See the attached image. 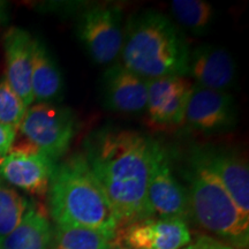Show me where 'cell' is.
<instances>
[{
	"instance_id": "cell-1",
	"label": "cell",
	"mask_w": 249,
	"mask_h": 249,
	"mask_svg": "<svg viewBox=\"0 0 249 249\" xmlns=\"http://www.w3.org/2000/svg\"><path fill=\"white\" fill-rule=\"evenodd\" d=\"M156 142L116 127H102L83 142L82 155L104 189L119 229L151 218L147 188Z\"/></svg>"
},
{
	"instance_id": "cell-2",
	"label": "cell",
	"mask_w": 249,
	"mask_h": 249,
	"mask_svg": "<svg viewBox=\"0 0 249 249\" xmlns=\"http://www.w3.org/2000/svg\"><path fill=\"white\" fill-rule=\"evenodd\" d=\"M46 196L55 225L93 230L116 239V213L82 152L55 164Z\"/></svg>"
},
{
	"instance_id": "cell-3",
	"label": "cell",
	"mask_w": 249,
	"mask_h": 249,
	"mask_svg": "<svg viewBox=\"0 0 249 249\" xmlns=\"http://www.w3.org/2000/svg\"><path fill=\"white\" fill-rule=\"evenodd\" d=\"M189 53L183 33L161 12H138L124 26L120 62L143 79L187 76Z\"/></svg>"
},
{
	"instance_id": "cell-4",
	"label": "cell",
	"mask_w": 249,
	"mask_h": 249,
	"mask_svg": "<svg viewBox=\"0 0 249 249\" xmlns=\"http://www.w3.org/2000/svg\"><path fill=\"white\" fill-rule=\"evenodd\" d=\"M191 218L213 238L236 249H248L249 217H246L213 172L203 148L192 151L185 169Z\"/></svg>"
},
{
	"instance_id": "cell-5",
	"label": "cell",
	"mask_w": 249,
	"mask_h": 249,
	"mask_svg": "<svg viewBox=\"0 0 249 249\" xmlns=\"http://www.w3.org/2000/svg\"><path fill=\"white\" fill-rule=\"evenodd\" d=\"M18 130L27 142L57 163L70 150L79 130L76 114L58 103H34Z\"/></svg>"
},
{
	"instance_id": "cell-6",
	"label": "cell",
	"mask_w": 249,
	"mask_h": 249,
	"mask_svg": "<svg viewBox=\"0 0 249 249\" xmlns=\"http://www.w3.org/2000/svg\"><path fill=\"white\" fill-rule=\"evenodd\" d=\"M75 31L80 43L96 64H113L123 46V11L117 5H88L77 15Z\"/></svg>"
},
{
	"instance_id": "cell-7",
	"label": "cell",
	"mask_w": 249,
	"mask_h": 249,
	"mask_svg": "<svg viewBox=\"0 0 249 249\" xmlns=\"http://www.w3.org/2000/svg\"><path fill=\"white\" fill-rule=\"evenodd\" d=\"M147 200L151 218L179 219L186 223L191 218L186 188L177 179L169 155L158 141L149 176Z\"/></svg>"
},
{
	"instance_id": "cell-8",
	"label": "cell",
	"mask_w": 249,
	"mask_h": 249,
	"mask_svg": "<svg viewBox=\"0 0 249 249\" xmlns=\"http://www.w3.org/2000/svg\"><path fill=\"white\" fill-rule=\"evenodd\" d=\"M55 161L30 143L12 147L0 158V179L34 196H46Z\"/></svg>"
},
{
	"instance_id": "cell-9",
	"label": "cell",
	"mask_w": 249,
	"mask_h": 249,
	"mask_svg": "<svg viewBox=\"0 0 249 249\" xmlns=\"http://www.w3.org/2000/svg\"><path fill=\"white\" fill-rule=\"evenodd\" d=\"M236 123L238 111L231 93L193 86L183 124L197 133L213 135L229 132Z\"/></svg>"
},
{
	"instance_id": "cell-10",
	"label": "cell",
	"mask_w": 249,
	"mask_h": 249,
	"mask_svg": "<svg viewBox=\"0 0 249 249\" xmlns=\"http://www.w3.org/2000/svg\"><path fill=\"white\" fill-rule=\"evenodd\" d=\"M186 222L179 219L147 218L118 230L116 244L129 249H181L191 244Z\"/></svg>"
},
{
	"instance_id": "cell-11",
	"label": "cell",
	"mask_w": 249,
	"mask_h": 249,
	"mask_svg": "<svg viewBox=\"0 0 249 249\" xmlns=\"http://www.w3.org/2000/svg\"><path fill=\"white\" fill-rule=\"evenodd\" d=\"M193 86L194 83L188 76H164L148 80L145 111L151 124L160 127L183 124Z\"/></svg>"
},
{
	"instance_id": "cell-12",
	"label": "cell",
	"mask_w": 249,
	"mask_h": 249,
	"mask_svg": "<svg viewBox=\"0 0 249 249\" xmlns=\"http://www.w3.org/2000/svg\"><path fill=\"white\" fill-rule=\"evenodd\" d=\"M101 97L107 110L140 113L147 107L148 80L133 73L121 62H113L101 77Z\"/></svg>"
},
{
	"instance_id": "cell-13",
	"label": "cell",
	"mask_w": 249,
	"mask_h": 249,
	"mask_svg": "<svg viewBox=\"0 0 249 249\" xmlns=\"http://www.w3.org/2000/svg\"><path fill=\"white\" fill-rule=\"evenodd\" d=\"M187 76L196 86L229 92L236 82V64L226 49L203 44L189 53Z\"/></svg>"
},
{
	"instance_id": "cell-14",
	"label": "cell",
	"mask_w": 249,
	"mask_h": 249,
	"mask_svg": "<svg viewBox=\"0 0 249 249\" xmlns=\"http://www.w3.org/2000/svg\"><path fill=\"white\" fill-rule=\"evenodd\" d=\"M5 51V79L28 107L34 104L31 89L34 38L27 30L12 27L2 37Z\"/></svg>"
},
{
	"instance_id": "cell-15",
	"label": "cell",
	"mask_w": 249,
	"mask_h": 249,
	"mask_svg": "<svg viewBox=\"0 0 249 249\" xmlns=\"http://www.w3.org/2000/svg\"><path fill=\"white\" fill-rule=\"evenodd\" d=\"M209 166L236 207L249 217V169L242 155L232 149L203 148Z\"/></svg>"
},
{
	"instance_id": "cell-16",
	"label": "cell",
	"mask_w": 249,
	"mask_h": 249,
	"mask_svg": "<svg viewBox=\"0 0 249 249\" xmlns=\"http://www.w3.org/2000/svg\"><path fill=\"white\" fill-rule=\"evenodd\" d=\"M31 89L34 103H58L64 93V77L46 45L34 38Z\"/></svg>"
},
{
	"instance_id": "cell-17",
	"label": "cell",
	"mask_w": 249,
	"mask_h": 249,
	"mask_svg": "<svg viewBox=\"0 0 249 249\" xmlns=\"http://www.w3.org/2000/svg\"><path fill=\"white\" fill-rule=\"evenodd\" d=\"M52 229L46 213L30 203L20 224L0 239V249H51Z\"/></svg>"
},
{
	"instance_id": "cell-18",
	"label": "cell",
	"mask_w": 249,
	"mask_h": 249,
	"mask_svg": "<svg viewBox=\"0 0 249 249\" xmlns=\"http://www.w3.org/2000/svg\"><path fill=\"white\" fill-rule=\"evenodd\" d=\"M170 8L177 22L196 36L207 34L216 17L213 6L203 0H173Z\"/></svg>"
},
{
	"instance_id": "cell-19",
	"label": "cell",
	"mask_w": 249,
	"mask_h": 249,
	"mask_svg": "<svg viewBox=\"0 0 249 249\" xmlns=\"http://www.w3.org/2000/svg\"><path fill=\"white\" fill-rule=\"evenodd\" d=\"M114 239L104 233L81 227L55 225L51 249H110Z\"/></svg>"
},
{
	"instance_id": "cell-20",
	"label": "cell",
	"mask_w": 249,
	"mask_h": 249,
	"mask_svg": "<svg viewBox=\"0 0 249 249\" xmlns=\"http://www.w3.org/2000/svg\"><path fill=\"white\" fill-rule=\"evenodd\" d=\"M29 207L30 202L27 198L0 179V239L20 224Z\"/></svg>"
},
{
	"instance_id": "cell-21",
	"label": "cell",
	"mask_w": 249,
	"mask_h": 249,
	"mask_svg": "<svg viewBox=\"0 0 249 249\" xmlns=\"http://www.w3.org/2000/svg\"><path fill=\"white\" fill-rule=\"evenodd\" d=\"M28 107L7 80L0 79V124L18 130Z\"/></svg>"
},
{
	"instance_id": "cell-22",
	"label": "cell",
	"mask_w": 249,
	"mask_h": 249,
	"mask_svg": "<svg viewBox=\"0 0 249 249\" xmlns=\"http://www.w3.org/2000/svg\"><path fill=\"white\" fill-rule=\"evenodd\" d=\"M181 249H236L231 245L226 244L219 239L213 238L211 235H200L192 240L191 244Z\"/></svg>"
},
{
	"instance_id": "cell-23",
	"label": "cell",
	"mask_w": 249,
	"mask_h": 249,
	"mask_svg": "<svg viewBox=\"0 0 249 249\" xmlns=\"http://www.w3.org/2000/svg\"><path fill=\"white\" fill-rule=\"evenodd\" d=\"M18 130L0 124V158L5 156L14 145Z\"/></svg>"
},
{
	"instance_id": "cell-24",
	"label": "cell",
	"mask_w": 249,
	"mask_h": 249,
	"mask_svg": "<svg viewBox=\"0 0 249 249\" xmlns=\"http://www.w3.org/2000/svg\"><path fill=\"white\" fill-rule=\"evenodd\" d=\"M7 13H6V2L0 1V24L6 20Z\"/></svg>"
},
{
	"instance_id": "cell-25",
	"label": "cell",
	"mask_w": 249,
	"mask_h": 249,
	"mask_svg": "<svg viewBox=\"0 0 249 249\" xmlns=\"http://www.w3.org/2000/svg\"><path fill=\"white\" fill-rule=\"evenodd\" d=\"M110 249H129V248H126V247H124V246H121L119 244H114V242H113Z\"/></svg>"
}]
</instances>
